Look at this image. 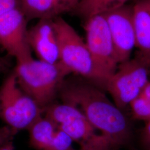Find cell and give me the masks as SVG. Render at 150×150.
<instances>
[{"mask_svg": "<svg viewBox=\"0 0 150 150\" xmlns=\"http://www.w3.org/2000/svg\"><path fill=\"white\" fill-rule=\"evenodd\" d=\"M103 91L82 78L66 80L59 94L64 103L80 110L91 125L107 139L114 150L131 147L133 131L129 117Z\"/></svg>", "mask_w": 150, "mask_h": 150, "instance_id": "1", "label": "cell"}, {"mask_svg": "<svg viewBox=\"0 0 150 150\" xmlns=\"http://www.w3.org/2000/svg\"><path fill=\"white\" fill-rule=\"evenodd\" d=\"M13 72L20 88L43 110L52 104L71 74L59 61L51 64L33 57L16 62Z\"/></svg>", "mask_w": 150, "mask_h": 150, "instance_id": "2", "label": "cell"}, {"mask_svg": "<svg viewBox=\"0 0 150 150\" xmlns=\"http://www.w3.org/2000/svg\"><path fill=\"white\" fill-rule=\"evenodd\" d=\"M59 50V61L75 73L105 90L107 77L98 69L85 41L64 19L53 20Z\"/></svg>", "mask_w": 150, "mask_h": 150, "instance_id": "3", "label": "cell"}, {"mask_svg": "<svg viewBox=\"0 0 150 150\" xmlns=\"http://www.w3.org/2000/svg\"><path fill=\"white\" fill-rule=\"evenodd\" d=\"M43 115V110L18 86L15 75H9L0 88V117L18 132L28 129Z\"/></svg>", "mask_w": 150, "mask_h": 150, "instance_id": "4", "label": "cell"}, {"mask_svg": "<svg viewBox=\"0 0 150 150\" xmlns=\"http://www.w3.org/2000/svg\"><path fill=\"white\" fill-rule=\"evenodd\" d=\"M150 80L149 67L135 57L118 64L107 80L105 90L110 93L116 106L125 112Z\"/></svg>", "mask_w": 150, "mask_h": 150, "instance_id": "5", "label": "cell"}, {"mask_svg": "<svg viewBox=\"0 0 150 150\" xmlns=\"http://www.w3.org/2000/svg\"><path fill=\"white\" fill-rule=\"evenodd\" d=\"M85 21L86 45L97 67L108 80L119 62L107 21L103 15L92 16Z\"/></svg>", "mask_w": 150, "mask_h": 150, "instance_id": "6", "label": "cell"}, {"mask_svg": "<svg viewBox=\"0 0 150 150\" xmlns=\"http://www.w3.org/2000/svg\"><path fill=\"white\" fill-rule=\"evenodd\" d=\"M43 115L80 146L97 139L101 135L97 134L96 129L80 110L72 105L52 103L43 110Z\"/></svg>", "mask_w": 150, "mask_h": 150, "instance_id": "7", "label": "cell"}, {"mask_svg": "<svg viewBox=\"0 0 150 150\" xmlns=\"http://www.w3.org/2000/svg\"><path fill=\"white\" fill-rule=\"evenodd\" d=\"M27 21L20 8L0 16V46L16 62L32 57L27 38Z\"/></svg>", "mask_w": 150, "mask_h": 150, "instance_id": "8", "label": "cell"}, {"mask_svg": "<svg viewBox=\"0 0 150 150\" xmlns=\"http://www.w3.org/2000/svg\"><path fill=\"white\" fill-rule=\"evenodd\" d=\"M103 15L111 35L119 64L129 60L136 47L132 6L125 5Z\"/></svg>", "mask_w": 150, "mask_h": 150, "instance_id": "9", "label": "cell"}, {"mask_svg": "<svg viewBox=\"0 0 150 150\" xmlns=\"http://www.w3.org/2000/svg\"><path fill=\"white\" fill-rule=\"evenodd\" d=\"M54 19L40 20L28 30V42L40 60L54 64L59 61V50Z\"/></svg>", "mask_w": 150, "mask_h": 150, "instance_id": "10", "label": "cell"}, {"mask_svg": "<svg viewBox=\"0 0 150 150\" xmlns=\"http://www.w3.org/2000/svg\"><path fill=\"white\" fill-rule=\"evenodd\" d=\"M136 57L150 67V0H137L132 5Z\"/></svg>", "mask_w": 150, "mask_h": 150, "instance_id": "11", "label": "cell"}, {"mask_svg": "<svg viewBox=\"0 0 150 150\" xmlns=\"http://www.w3.org/2000/svg\"><path fill=\"white\" fill-rule=\"evenodd\" d=\"M57 129L56 125L43 115L27 129L30 144L37 150H47Z\"/></svg>", "mask_w": 150, "mask_h": 150, "instance_id": "12", "label": "cell"}, {"mask_svg": "<svg viewBox=\"0 0 150 150\" xmlns=\"http://www.w3.org/2000/svg\"><path fill=\"white\" fill-rule=\"evenodd\" d=\"M20 3L28 21L54 19L62 14L53 0H20Z\"/></svg>", "mask_w": 150, "mask_h": 150, "instance_id": "13", "label": "cell"}, {"mask_svg": "<svg viewBox=\"0 0 150 150\" xmlns=\"http://www.w3.org/2000/svg\"><path fill=\"white\" fill-rule=\"evenodd\" d=\"M129 0H81L74 10L86 20L92 16L103 15L126 5Z\"/></svg>", "mask_w": 150, "mask_h": 150, "instance_id": "14", "label": "cell"}, {"mask_svg": "<svg viewBox=\"0 0 150 150\" xmlns=\"http://www.w3.org/2000/svg\"><path fill=\"white\" fill-rule=\"evenodd\" d=\"M129 109L132 118L144 123L150 121V102L141 95L130 103Z\"/></svg>", "mask_w": 150, "mask_h": 150, "instance_id": "15", "label": "cell"}, {"mask_svg": "<svg viewBox=\"0 0 150 150\" xmlns=\"http://www.w3.org/2000/svg\"><path fill=\"white\" fill-rule=\"evenodd\" d=\"M72 142L69 135L57 129L46 150H72Z\"/></svg>", "mask_w": 150, "mask_h": 150, "instance_id": "16", "label": "cell"}, {"mask_svg": "<svg viewBox=\"0 0 150 150\" xmlns=\"http://www.w3.org/2000/svg\"><path fill=\"white\" fill-rule=\"evenodd\" d=\"M115 150L107 139L102 134L97 139L90 142L81 145L79 150Z\"/></svg>", "mask_w": 150, "mask_h": 150, "instance_id": "17", "label": "cell"}, {"mask_svg": "<svg viewBox=\"0 0 150 150\" xmlns=\"http://www.w3.org/2000/svg\"><path fill=\"white\" fill-rule=\"evenodd\" d=\"M139 146L142 150H150V121L144 123L139 131Z\"/></svg>", "mask_w": 150, "mask_h": 150, "instance_id": "18", "label": "cell"}, {"mask_svg": "<svg viewBox=\"0 0 150 150\" xmlns=\"http://www.w3.org/2000/svg\"><path fill=\"white\" fill-rule=\"evenodd\" d=\"M62 13L74 12L81 0H53Z\"/></svg>", "mask_w": 150, "mask_h": 150, "instance_id": "19", "label": "cell"}, {"mask_svg": "<svg viewBox=\"0 0 150 150\" xmlns=\"http://www.w3.org/2000/svg\"><path fill=\"white\" fill-rule=\"evenodd\" d=\"M17 8H20V0H0V16Z\"/></svg>", "mask_w": 150, "mask_h": 150, "instance_id": "20", "label": "cell"}, {"mask_svg": "<svg viewBox=\"0 0 150 150\" xmlns=\"http://www.w3.org/2000/svg\"><path fill=\"white\" fill-rule=\"evenodd\" d=\"M15 134V131L7 125L0 127V146L13 139Z\"/></svg>", "mask_w": 150, "mask_h": 150, "instance_id": "21", "label": "cell"}, {"mask_svg": "<svg viewBox=\"0 0 150 150\" xmlns=\"http://www.w3.org/2000/svg\"><path fill=\"white\" fill-rule=\"evenodd\" d=\"M10 66V61L7 57H0V74L5 72Z\"/></svg>", "mask_w": 150, "mask_h": 150, "instance_id": "22", "label": "cell"}, {"mask_svg": "<svg viewBox=\"0 0 150 150\" xmlns=\"http://www.w3.org/2000/svg\"><path fill=\"white\" fill-rule=\"evenodd\" d=\"M141 95L142 96L144 97H145L146 99H147L150 102V80L145 86Z\"/></svg>", "mask_w": 150, "mask_h": 150, "instance_id": "23", "label": "cell"}, {"mask_svg": "<svg viewBox=\"0 0 150 150\" xmlns=\"http://www.w3.org/2000/svg\"><path fill=\"white\" fill-rule=\"evenodd\" d=\"M0 150H15L12 139L8 141L0 146Z\"/></svg>", "mask_w": 150, "mask_h": 150, "instance_id": "24", "label": "cell"}, {"mask_svg": "<svg viewBox=\"0 0 150 150\" xmlns=\"http://www.w3.org/2000/svg\"><path fill=\"white\" fill-rule=\"evenodd\" d=\"M149 74H150V67L149 68Z\"/></svg>", "mask_w": 150, "mask_h": 150, "instance_id": "25", "label": "cell"}]
</instances>
